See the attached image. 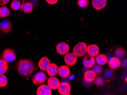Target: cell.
<instances>
[{
	"instance_id": "21",
	"label": "cell",
	"mask_w": 127,
	"mask_h": 95,
	"mask_svg": "<svg viewBox=\"0 0 127 95\" xmlns=\"http://www.w3.org/2000/svg\"><path fill=\"white\" fill-rule=\"evenodd\" d=\"M8 63L3 59H0V75L5 74L8 69Z\"/></svg>"
},
{
	"instance_id": "4",
	"label": "cell",
	"mask_w": 127,
	"mask_h": 95,
	"mask_svg": "<svg viewBox=\"0 0 127 95\" xmlns=\"http://www.w3.org/2000/svg\"><path fill=\"white\" fill-rule=\"evenodd\" d=\"M47 80L46 74L43 71H39L36 73L32 77V83L35 85L42 84L45 83Z\"/></svg>"
},
{
	"instance_id": "31",
	"label": "cell",
	"mask_w": 127,
	"mask_h": 95,
	"mask_svg": "<svg viewBox=\"0 0 127 95\" xmlns=\"http://www.w3.org/2000/svg\"><path fill=\"white\" fill-rule=\"evenodd\" d=\"M46 1L50 5H55L58 2V0H46Z\"/></svg>"
},
{
	"instance_id": "28",
	"label": "cell",
	"mask_w": 127,
	"mask_h": 95,
	"mask_svg": "<svg viewBox=\"0 0 127 95\" xmlns=\"http://www.w3.org/2000/svg\"><path fill=\"white\" fill-rule=\"evenodd\" d=\"M7 84V79L5 75H0V88L6 86Z\"/></svg>"
},
{
	"instance_id": "34",
	"label": "cell",
	"mask_w": 127,
	"mask_h": 95,
	"mask_svg": "<svg viewBox=\"0 0 127 95\" xmlns=\"http://www.w3.org/2000/svg\"><path fill=\"white\" fill-rule=\"evenodd\" d=\"M13 1H14V0H13Z\"/></svg>"
},
{
	"instance_id": "9",
	"label": "cell",
	"mask_w": 127,
	"mask_h": 95,
	"mask_svg": "<svg viewBox=\"0 0 127 95\" xmlns=\"http://www.w3.org/2000/svg\"><path fill=\"white\" fill-rule=\"evenodd\" d=\"M83 64L86 68H92L95 64V58L87 54L83 59Z\"/></svg>"
},
{
	"instance_id": "32",
	"label": "cell",
	"mask_w": 127,
	"mask_h": 95,
	"mask_svg": "<svg viewBox=\"0 0 127 95\" xmlns=\"http://www.w3.org/2000/svg\"><path fill=\"white\" fill-rule=\"evenodd\" d=\"M10 0H0V6H4L10 2Z\"/></svg>"
},
{
	"instance_id": "5",
	"label": "cell",
	"mask_w": 127,
	"mask_h": 95,
	"mask_svg": "<svg viewBox=\"0 0 127 95\" xmlns=\"http://www.w3.org/2000/svg\"><path fill=\"white\" fill-rule=\"evenodd\" d=\"M57 90L59 94L62 95H70L71 87L67 82H62L59 84Z\"/></svg>"
},
{
	"instance_id": "8",
	"label": "cell",
	"mask_w": 127,
	"mask_h": 95,
	"mask_svg": "<svg viewBox=\"0 0 127 95\" xmlns=\"http://www.w3.org/2000/svg\"><path fill=\"white\" fill-rule=\"evenodd\" d=\"M100 49L99 46L96 44H92L87 47V53L91 57H95L99 54Z\"/></svg>"
},
{
	"instance_id": "26",
	"label": "cell",
	"mask_w": 127,
	"mask_h": 95,
	"mask_svg": "<svg viewBox=\"0 0 127 95\" xmlns=\"http://www.w3.org/2000/svg\"><path fill=\"white\" fill-rule=\"evenodd\" d=\"M77 5L80 8H86L90 5L89 0H77Z\"/></svg>"
},
{
	"instance_id": "20",
	"label": "cell",
	"mask_w": 127,
	"mask_h": 95,
	"mask_svg": "<svg viewBox=\"0 0 127 95\" xmlns=\"http://www.w3.org/2000/svg\"><path fill=\"white\" fill-rule=\"evenodd\" d=\"M33 6L34 5L30 2L27 1L22 5L21 9L25 14H29L32 12V10H33Z\"/></svg>"
},
{
	"instance_id": "1",
	"label": "cell",
	"mask_w": 127,
	"mask_h": 95,
	"mask_svg": "<svg viewBox=\"0 0 127 95\" xmlns=\"http://www.w3.org/2000/svg\"><path fill=\"white\" fill-rule=\"evenodd\" d=\"M35 69L33 62L29 59H21L17 64L18 72L22 76L29 77L32 76Z\"/></svg>"
},
{
	"instance_id": "19",
	"label": "cell",
	"mask_w": 127,
	"mask_h": 95,
	"mask_svg": "<svg viewBox=\"0 0 127 95\" xmlns=\"http://www.w3.org/2000/svg\"><path fill=\"white\" fill-rule=\"evenodd\" d=\"M95 62H96L97 64L100 65H105L108 62V58L107 56L104 54H98L95 57Z\"/></svg>"
},
{
	"instance_id": "16",
	"label": "cell",
	"mask_w": 127,
	"mask_h": 95,
	"mask_svg": "<svg viewBox=\"0 0 127 95\" xmlns=\"http://www.w3.org/2000/svg\"><path fill=\"white\" fill-rule=\"evenodd\" d=\"M51 63L50 59L46 57L42 58L40 61L38 62V67L42 71H46L47 67H49L50 64Z\"/></svg>"
},
{
	"instance_id": "17",
	"label": "cell",
	"mask_w": 127,
	"mask_h": 95,
	"mask_svg": "<svg viewBox=\"0 0 127 95\" xmlns=\"http://www.w3.org/2000/svg\"><path fill=\"white\" fill-rule=\"evenodd\" d=\"M58 66L55 63H50L49 67H47L46 71H47V74L50 76H55L58 74Z\"/></svg>"
},
{
	"instance_id": "24",
	"label": "cell",
	"mask_w": 127,
	"mask_h": 95,
	"mask_svg": "<svg viewBox=\"0 0 127 95\" xmlns=\"http://www.w3.org/2000/svg\"><path fill=\"white\" fill-rule=\"evenodd\" d=\"M10 7L11 9L14 11H18L21 9L22 4L19 0H14L11 2Z\"/></svg>"
},
{
	"instance_id": "27",
	"label": "cell",
	"mask_w": 127,
	"mask_h": 95,
	"mask_svg": "<svg viewBox=\"0 0 127 95\" xmlns=\"http://www.w3.org/2000/svg\"><path fill=\"white\" fill-rule=\"evenodd\" d=\"M92 68V70L94 71V72L95 73V75H96V76H99V75H101L102 72H103V68H102L101 65H100L99 64H95Z\"/></svg>"
},
{
	"instance_id": "29",
	"label": "cell",
	"mask_w": 127,
	"mask_h": 95,
	"mask_svg": "<svg viewBox=\"0 0 127 95\" xmlns=\"http://www.w3.org/2000/svg\"><path fill=\"white\" fill-rule=\"evenodd\" d=\"M113 75V72L112 70L109 69V70H107L104 73V76L105 79H111V77H112Z\"/></svg>"
},
{
	"instance_id": "25",
	"label": "cell",
	"mask_w": 127,
	"mask_h": 95,
	"mask_svg": "<svg viewBox=\"0 0 127 95\" xmlns=\"http://www.w3.org/2000/svg\"><path fill=\"white\" fill-rule=\"evenodd\" d=\"M94 84H95L96 87H101L102 86H103L104 84L105 80L103 77L100 76L99 75V76L96 77H95V79H94Z\"/></svg>"
},
{
	"instance_id": "11",
	"label": "cell",
	"mask_w": 127,
	"mask_h": 95,
	"mask_svg": "<svg viewBox=\"0 0 127 95\" xmlns=\"http://www.w3.org/2000/svg\"><path fill=\"white\" fill-rule=\"evenodd\" d=\"M37 95H51L52 90L47 85H41L36 90Z\"/></svg>"
},
{
	"instance_id": "23",
	"label": "cell",
	"mask_w": 127,
	"mask_h": 95,
	"mask_svg": "<svg viewBox=\"0 0 127 95\" xmlns=\"http://www.w3.org/2000/svg\"><path fill=\"white\" fill-rule=\"evenodd\" d=\"M115 57L119 59H123L126 55V51L124 48L122 47H118L115 51Z\"/></svg>"
},
{
	"instance_id": "14",
	"label": "cell",
	"mask_w": 127,
	"mask_h": 95,
	"mask_svg": "<svg viewBox=\"0 0 127 95\" xmlns=\"http://www.w3.org/2000/svg\"><path fill=\"white\" fill-rule=\"evenodd\" d=\"M11 24L8 20H5L0 22V31L3 33H8L11 30Z\"/></svg>"
},
{
	"instance_id": "13",
	"label": "cell",
	"mask_w": 127,
	"mask_h": 95,
	"mask_svg": "<svg viewBox=\"0 0 127 95\" xmlns=\"http://www.w3.org/2000/svg\"><path fill=\"white\" fill-rule=\"evenodd\" d=\"M60 84L59 79L55 76H50L48 79L47 86L50 88L52 90H57Z\"/></svg>"
},
{
	"instance_id": "18",
	"label": "cell",
	"mask_w": 127,
	"mask_h": 95,
	"mask_svg": "<svg viewBox=\"0 0 127 95\" xmlns=\"http://www.w3.org/2000/svg\"><path fill=\"white\" fill-rule=\"evenodd\" d=\"M96 75L92 70H87L84 74V80L89 83H92L95 79Z\"/></svg>"
},
{
	"instance_id": "30",
	"label": "cell",
	"mask_w": 127,
	"mask_h": 95,
	"mask_svg": "<svg viewBox=\"0 0 127 95\" xmlns=\"http://www.w3.org/2000/svg\"><path fill=\"white\" fill-rule=\"evenodd\" d=\"M121 65H122V66L123 68H124L125 69L127 68V60L126 58H123V59L121 61Z\"/></svg>"
},
{
	"instance_id": "7",
	"label": "cell",
	"mask_w": 127,
	"mask_h": 95,
	"mask_svg": "<svg viewBox=\"0 0 127 95\" xmlns=\"http://www.w3.org/2000/svg\"><path fill=\"white\" fill-rule=\"evenodd\" d=\"M56 50L59 55H64L69 52L70 46L66 42H60L57 45Z\"/></svg>"
},
{
	"instance_id": "3",
	"label": "cell",
	"mask_w": 127,
	"mask_h": 95,
	"mask_svg": "<svg viewBox=\"0 0 127 95\" xmlns=\"http://www.w3.org/2000/svg\"><path fill=\"white\" fill-rule=\"evenodd\" d=\"M2 58L7 63H11L16 59V53L14 50L10 48H6L2 54Z\"/></svg>"
},
{
	"instance_id": "12",
	"label": "cell",
	"mask_w": 127,
	"mask_h": 95,
	"mask_svg": "<svg viewBox=\"0 0 127 95\" xmlns=\"http://www.w3.org/2000/svg\"><path fill=\"white\" fill-rule=\"evenodd\" d=\"M108 64L109 67L112 69H116L119 68L121 65V61L119 58L116 57L111 58L109 60H108Z\"/></svg>"
},
{
	"instance_id": "10",
	"label": "cell",
	"mask_w": 127,
	"mask_h": 95,
	"mask_svg": "<svg viewBox=\"0 0 127 95\" xmlns=\"http://www.w3.org/2000/svg\"><path fill=\"white\" fill-rule=\"evenodd\" d=\"M71 73V70L69 66L68 65H62L58 68V73L62 78H67L70 76Z\"/></svg>"
},
{
	"instance_id": "22",
	"label": "cell",
	"mask_w": 127,
	"mask_h": 95,
	"mask_svg": "<svg viewBox=\"0 0 127 95\" xmlns=\"http://www.w3.org/2000/svg\"><path fill=\"white\" fill-rule=\"evenodd\" d=\"M10 14V11L8 7L5 6L0 7V18H4L9 17Z\"/></svg>"
},
{
	"instance_id": "2",
	"label": "cell",
	"mask_w": 127,
	"mask_h": 95,
	"mask_svg": "<svg viewBox=\"0 0 127 95\" xmlns=\"http://www.w3.org/2000/svg\"><path fill=\"white\" fill-rule=\"evenodd\" d=\"M87 46L84 42H79L77 43L72 50V52L77 57H82L87 53Z\"/></svg>"
},
{
	"instance_id": "6",
	"label": "cell",
	"mask_w": 127,
	"mask_h": 95,
	"mask_svg": "<svg viewBox=\"0 0 127 95\" xmlns=\"http://www.w3.org/2000/svg\"><path fill=\"white\" fill-rule=\"evenodd\" d=\"M64 61L67 65L72 66L75 64L78 60V57L73 52H68L64 55Z\"/></svg>"
},
{
	"instance_id": "33",
	"label": "cell",
	"mask_w": 127,
	"mask_h": 95,
	"mask_svg": "<svg viewBox=\"0 0 127 95\" xmlns=\"http://www.w3.org/2000/svg\"><path fill=\"white\" fill-rule=\"evenodd\" d=\"M31 3H32L33 5H36L38 3V0H31L30 1Z\"/></svg>"
},
{
	"instance_id": "15",
	"label": "cell",
	"mask_w": 127,
	"mask_h": 95,
	"mask_svg": "<svg viewBox=\"0 0 127 95\" xmlns=\"http://www.w3.org/2000/svg\"><path fill=\"white\" fill-rule=\"evenodd\" d=\"M107 0H92V5L96 10H100L106 6Z\"/></svg>"
}]
</instances>
